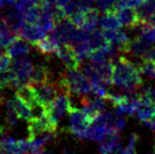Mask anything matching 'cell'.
I'll list each match as a JSON object with an SVG mask.
<instances>
[{
	"label": "cell",
	"mask_w": 155,
	"mask_h": 154,
	"mask_svg": "<svg viewBox=\"0 0 155 154\" xmlns=\"http://www.w3.org/2000/svg\"><path fill=\"white\" fill-rule=\"evenodd\" d=\"M111 61L113 64L112 84L122 88L128 94L137 93L142 84L140 67L124 56L115 55Z\"/></svg>",
	"instance_id": "1"
},
{
	"label": "cell",
	"mask_w": 155,
	"mask_h": 154,
	"mask_svg": "<svg viewBox=\"0 0 155 154\" xmlns=\"http://www.w3.org/2000/svg\"><path fill=\"white\" fill-rule=\"evenodd\" d=\"M60 92L67 93L70 96H84L92 93V87L79 69H68L61 73L56 80Z\"/></svg>",
	"instance_id": "2"
},
{
	"label": "cell",
	"mask_w": 155,
	"mask_h": 154,
	"mask_svg": "<svg viewBox=\"0 0 155 154\" xmlns=\"http://www.w3.org/2000/svg\"><path fill=\"white\" fill-rule=\"evenodd\" d=\"M12 100H13L15 110H16V112H17L19 118L25 120V121H27V122L31 120L32 116H31V110L30 105H28L26 101L22 98V97H20L17 93L15 94L14 98Z\"/></svg>",
	"instance_id": "18"
},
{
	"label": "cell",
	"mask_w": 155,
	"mask_h": 154,
	"mask_svg": "<svg viewBox=\"0 0 155 154\" xmlns=\"http://www.w3.org/2000/svg\"><path fill=\"white\" fill-rule=\"evenodd\" d=\"M30 51L31 45L28 43V41H25V39L20 38V36H17L14 41L9 46L6 47V53L12 59L17 58L22 55H26Z\"/></svg>",
	"instance_id": "14"
},
{
	"label": "cell",
	"mask_w": 155,
	"mask_h": 154,
	"mask_svg": "<svg viewBox=\"0 0 155 154\" xmlns=\"http://www.w3.org/2000/svg\"><path fill=\"white\" fill-rule=\"evenodd\" d=\"M42 11L40 9L39 5H36L35 7H32L31 9H30L28 12H26L24 14V19L27 24H35L38 19L39 18V16L41 15Z\"/></svg>",
	"instance_id": "28"
},
{
	"label": "cell",
	"mask_w": 155,
	"mask_h": 154,
	"mask_svg": "<svg viewBox=\"0 0 155 154\" xmlns=\"http://www.w3.org/2000/svg\"><path fill=\"white\" fill-rule=\"evenodd\" d=\"M2 48H3V47H2L1 45H0V57H1V56H2L3 54H5V53H6V52H4V50L2 49Z\"/></svg>",
	"instance_id": "35"
},
{
	"label": "cell",
	"mask_w": 155,
	"mask_h": 154,
	"mask_svg": "<svg viewBox=\"0 0 155 154\" xmlns=\"http://www.w3.org/2000/svg\"><path fill=\"white\" fill-rule=\"evenodd\" d=\"M140 34L150 43L155 42V26L148 22L141 23L140 26Z\"/></svg>",
	"instance_id": "24"
},
{
	"label": "cell",
	"mask_w": 155,
	"mask_h": 154,
	"mask_svg": "<svg viewBox=\"0 0 155 154\" xmlns=\"http://www.w3.org/2000/svg\"><path fill=\"white\" fill-rule=\"evenodd\" d=\"M61 154H76V153L74 151L70 150V149H68V148H64Z\"/></svg>",
	"instance_id": "32"
},
{
	"label": "cell",
	"mask_w": 155,
	"mask_h": 154,
	"mask_svg": "<svg viewBox=\"0 0 155 154\" xmlns=\"http://www.w3.org/2000/svg\"><path fill=\"white\" fill-rule=\"evenodd\" d=\"M108 42L106 41L102 31L95 30V31H93L91 32H89L88 39H87V44H88V46L91 47V49L92 51L95 50V49H98V48L103 47Z\"/></svg>",
	"instance_id": "21"
},
{
	"label": "cell",
	"mask_w": 155,
	"mask_h": 154,
	"mask_svg": "<svg viewBox=\"0 0 155 154\" xmlns=\"http://www.w3.org/2000/svg\"><path fill=\"white\" fill-rule=\"evenodd\" d=\"M16 87V75L13 71V69L9 68L5 69V70L0 71V90H4V88L13 87Z\"/></svg>",
	"instance_id": "20"
},
{
	"label": "cell",
	"mask_w": 155,
	"mask_h": 154,
	"mask_svg": "<svg viewBox=\"0 0 155 154\" xmlns=\"http://www.w3.org/2000/svg\"><path fill=\"white\" fill-rule=\"evenodd\" d=\"M69 114H70V129H69L70 132L78 139L84 140L85 133L91 124V121L81 111V109L78 107L72 106Z\"/></svg>",
	"instance_id": "6"
},
{
	"label": "cell",
	"mask_w": 155,
	"mask_h": 154,
	"mask_svg": "<svg viewBox=\"0 0 155 154\" xmlns=\"http://www.w3.org/2000/svg\"><path fill=\"white\" fill-rule=\"evenodd\" d=\"M150 47H151L150 42L143 38H141V36L140 38H134V39H130L128 54L133 55L137 58L138 57L142 59Z\"/></svg>",
	"instance_id": "15"
},
{
	"label": "cell",
	"mask_w": 155,
	"mask_h": 154,
	"mask_svg": "<svg viewBox=\"0 0 155 154\" xmlns=\"http://www.w3.org/2000/svg\"><path fill=\"white\" fill-rule=\"evenodd\" d=\"M99 24L102 30H111V31L119 30L120 27L122 26L119 19L117 17L115 9L104 12L102 17L100 18Z\"/></svg>",
	"instance_id": "17"
},
{
	"label": "cell",
	"mask_w": 155,
	"mask_h": 154,
	"mask_svg": "<svg viewBox=\"0 0 155 154\" xmlns=\"http://www.w3.org/2000/svg\"><path fill=\"white\" fill-rule=\"evenodd\" d=\"M39 0H15L14 3V9L21 14H25L32 7L38 5Z\"/></svg>",
	"instance_id": "26"
},
{
	"label": "cell",
	"mask_w": 155,
	"mask_h": 154,
	"mask_svg": "<svg viewBox=\"0 0 155 154\" xmlns=\"http://www.w3.org/2000/svg\"><path fill=\"white\" fill-rule=\"evenodd\" d=\"M62 45L51 32L48 36H44L43 38L38 40V42L35 44V47L38 49L40 53L43 55H51L53 53H56L60 46Z\"/></svg>",
	"instance_id": "12"
},
{
	"label": "cell",
	"mask_w": 155,
	"mask_h": 154,
	"mask_svg": "<svg viewBox=\"0 0 155 154\" xmlns=\"http://www.w3.org/2000/svg\"><path fill=\"white\" fill-rule=\"evenodd\" d=\"M154 154H155V148H154Z\"/></svg>",
	"instance_id": "36"
},
{
	"label": "cell",
	"mask_w": 155,
	"mask_h": 154,
	"mask_svg": "<svg viewBox=\"0 0 155 154\" xmlns=\"http://www.w3.org/2000/svg\"><path fill=\"white\" fill-rule=\"evenodd\" d=\"M142 123H143V125L146 126V127H147L148 129H151V131L155 132V115L152 116L151 118H149L147 120L143 121Z\"/></svg>",
	"instance_id": "31"
},
{
	"label": "cell",
	"mask_w": 155,
	"mask_h": 154,
	"mask_svg": "<svg viewBox=\"0 0 155 154\" xmlns=\"http://www.w3.org/2000/svg\"><path fill=\"white\" fill-rule=\"evenodd\" d=\"M96 3L97 9L103 13L106 11L114 9V6H115V0H96Z\"/></svg>",
	"instance_id": "29"
},
{
	"label": "cell",
	"mask_w": 155,
	"mask_h": 154,
	"mask_svg": "<svg viewBox=\"0 0 155 154\" xmlns=\"http://www.w3.org/2000/svg\"><path fill=\"white\" fill-rule=\"evenodd\" d=\"M35 25H38L43 31L51 32L52 31H54L56 27V20L53 18L52 16L42 12L41 15H40L39 18L38 19V21H36Z\"/></svg>",
	"instance_id": "22"
},
{
	"label": "cell",
	"mask_w": 155,
	"mask_h": 154,
	"mask_svg": "<svg viewBox=\"0 0 155 154\" xmlns=\"http://www.w3.org/2000/svg\"><path fill=\"white\" fill-rule=\"evenodd\" d=\"M11 68L13 69L16 75V90L24 86L30 84L34 65H32L31 59L28 58V56H27V54L23 55L22 57L14 58L13 61L11 62Z\"/></svg>",
	"instance_id": "3"
},
{
	"label": "cell",
	"mask_w": 155,
	"mask_h": 154,
	"mask_svg": "<svg viewBox=\"0 0 155 154\" xmlns=\"http://www.w3.org/2000/svg\"><path fill=\"white\" fill-rule=\"evenodd\" d=\"M136 8L140 22H148L155 14V0H144Z\"/></svg>",
	"instance_id": "19"
},
{
	"label": "cell",
	"mask_w": 155,
	"mask_h": 154,
	"mask_svg": "<svg viewBox=\"0 0 155 154\" xmlns=\"http://www.w3.org/2000/svg\"><path fill=\"white\" fill-rule=\"evenodd\" d=\"M0 22H2L8 29L14 31L18 35L23 26L26 24L24 15L19 13L15 9L0 15Z\"/></svg>",
	"instance_id": "10"
},
{
	"label": "cell",
	"mask_w": 155,
	"mask_h": 154,
	"mask_svg": "<svg viewBox=\"0 0 155 154\" xmlns=\"http://www.w3.org/2000/svg\"><path fill=\"white\" fill-rule=\"evenodd\" d=\"M148 23H150V24H152L153 26H155V14L152 16L151 18H150V20L148 21Z\"/></svg>",
	"instance_id": "34"
},
{
	"label": "cell",
	"mask_w": 155,
	"mask_h": 154,
	"mask_svg": "<svg viewBox=\"0 0 155 154\" xmlns=\"http://www.w3.org/2000/svg\"><path fill=\"white\" fill-rule=\"evenodd\" d=\"M31 86L35 92L36 101L44 107L50 105L58 96V92L60 91L56 80H48V82L35 84Z\"/></svg>",
	"instance_id": "4"
},
{
	"label": "cell",
	"mask_w": 155,
	"mask_h": 154,
	"mask_svg": "<svg viewBox=\"0 0 155 154\" xmlns=\"http://www.w3.org/2000/svg\"><path fill=\"white\" fill-rule=\"evenodd\" d=\"M115 11L123 27L128 28V29H134L141 24L137 10H134L133 7H123L120 9H116Z\"/></svg>",
	"instance_id": "9"
},
{
	"label": "cell",
	"mask_w": 155,
	"mask_h": 154,
	"mask_svg": "<svg viewBox=\"0 0 155 154\" xmlns=\"http://www.w3.org/2000/svg\"><path fill=\"white\" fill-rule=\"evenodd\" d=\"M83 1L85 2L87 4H88L89 6H91V4H92V3H94V2L96 1V0H83Z\"/></svg>",
	"instance_id": "33"
},
{
	"label": "cell",
	"mask_w": 155,
	"mask_h": 154,
	"mask_svg": "<svg viewBox=\"0 0 155 154\" xmlns=\"http://www.w3.org/2000/svg\"><path fill=\"white\" fill-rule=\"evenodd\" d=\"M72 106L73 104L71 102L70 95L67 93L61 92V94L57 96L54 101L47 107H45V109L52 122L56 126H58L59 122L65 116V114L70 112Z\"/></svg>",
	"instance_id": "5"
},
{
	"label": "cell",
	"mask_w": 155,
	"mask_h": 154,
	"mask_svg": "<svg viewBox=\"0 0 155 154\" xmlns=\"http://www.w3.org/2000/svg\"><path fill=\"white\" fill-rule=\"evenodd\" d=\"M6 121H7V124L12 128L15 127V126L18 124V121H19V116L15 110L13 100L12 99L6 101Z\"/></svg>",
	"instance_id": "25"
},
{
	"label": "cell",
	"mask_w": 155,
	"mask_h": 154,
	"mask_svg": "<svg viewBox=\"0 0 155 154\" xmlns=\"http://www.w3.org/2000/svg\"><path fill=\"white\" fill-rule=\"evenodd\" d=\"M17 36H19L17 34L9 30L2 22H0V45L2 47L9 46Z\"/></svg>",
	"instance_id": "23"
},
{
	"label": "cell",
	"mask_w": 155,
	"mask_h": 154,
	"mask_svg": "<svg viewBox=\"0 0 155 154\" xmlns=\"http://www.w3.org/2000/svg\"><path fill=\"white\" fill-rule=\"evenodd\" d=\"M48 80H54L51 69L44 64H36L34 66L30 80V84H39Z\"/></svg>",
	"instance_id": "13"
},
{
	"label": "cell",
	"mask_w": 155,
	"mask_h": 154,
	"mask_svg": "<svg viewBox=\"0 0 155 154\" xmlns=\"http://www.w3.org/2000/svg\"><path fill=\"white\" fill-rule=\"evenodd\" d=\"M142 59L148 60V61H151V62L155 63V47H153V46L150 47L149 49L147 50V52L145 53V55L143 56V58H142Z\"/></svg>",
	"instance_id": "30"
},
{
	"label": "cell",
	"mask_w": 155,
	"mask_h": 154,
	"mask_svg": "<svg viewBox=\"0 0 155 154\" xmlns=\"http://www.w3.org/2000/svg\"><path fill=\"white\" fill-rule=\"evenodd\" d=\"M98 15L99 11L96 8L88 7L87 10H84L83 14L81 29L88 32L95 31L97 28V24H98Z\"/></svg>",
	"instance_id": "16"
},
{
	"label": "cell",
	"mask_w": 155,
	"mask_h": 154,
	"mask_svg": "<svg viewBox=\"0 0 155 154\" xmlns=\"http://www.w3.org/2000/svg\"><path fill=\"white\" fill-rule=\"evenodd\" d=\"M45 34L46 32L43 31L38 25H35V24L26 23L25 25L23 26L21 31H20L19 35L34 46L38 40H40L45 36Z\"/></svg>",
	"instance_id": "11"
},
{
	"label": "cell",
	"mask_w": 155,
	"mask_h": 154,
	"mask_svg": "<svg viewBox=\"0 0 155 154\" xmlns=\"http://www.w3.org/2000/svg\"><path fill=\"white\" fill-rule=\"evenodd\" d=\"M119 148H121V139L116 132H109L98 140L100 154H114Z\"/></svg>",
	"instance_id": "7"
},
{
	"label": "cell",
	"mask_w": 155,
	"mask_h": 154,
	"mask_svg": "<svg viewBox=\"0 0 155 154\" xmlns=\"http://www.w3.org/2000/svg\"><path fill=\"white\" fill-rule=\"evenodd\" d=\"M138 67H140L141 74H144L148 78L155 80V63L142 59L140 65H138Z\"/></svg>",
	"instance_id": "27"
},
{
	"label": "cell",
	"mask_w": 155,
	"mask_h": 154,
	"mask_svg": "<svg viewBox=\"0 0 155 154\" xmlns=\"http://www.w3.org/2000/svg\"><path fill=\"white\" fill-rule=\"evenodd\" d=\"M58 58L63 62V64L68 69H79L81 62L77 57L75 48L69 43L62 44L56 52Z\"/></svg>",
	"instance_id": "8"
}]
</instances>
